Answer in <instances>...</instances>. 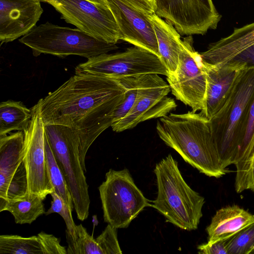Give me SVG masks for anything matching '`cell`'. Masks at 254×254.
<instances>
[{"mask_svg": "<svg viewBox=\"0 0 254 254\" xmlns=\"http://www.w3.org/2000/svg\"><path fill=\"white\" fill-rule=\"evenodd\" d=\"M124 92L120 79L75 73L37 102L45 125H63L74 132L85 173L87 151L97 137L111 127Z\"/></svg>", "mask_w": 254, "mask_h": 254, "instance_id": "cell-1", "label": "cell"}, {"mask_svg": "<svg viewBox=\"0 0 254 254\" xmlns=\"http://www.w3.org/2000/svg\"><path fill=\"white\" fill-rule=\"evenodd\" d=\"M160 139L199 172L219 178L229 172L220 162L210 121L200 113H170L157 122Z\"/></svg>", "mask_w": 254, "mask_h": 254, "instance_id": "cell-2", "label": "cell"}, {"mask_svg": "<svg viewBox=\"0 0 254 254\" xmlns=\"http://www.w3.org/2000/svg\"><path fill=\"white\" fill-rule=\"evenodd\" d=\"M157 196L151 206L169 222L187 231L197 229L202 216L204 198L191 189L183 178L177 161L169 154L154 170Z\"/></svg>", "mask_w": 254, "mask_h": 254, "instance_id": "cell-3", "label": "cell"}, {"mask_svg": "<svg viewBox=\"0 0 254 254\" xmlns=\"http://www.w3.org/2000/svg\"><path fill=\"white\" fill-rule=\"evenodd\" d=\"M254 99V66L236 83L223 106L210 119V127L222 167L235 164Z\"/></svg>", "mask_w": 254, "mask_h": 254, "instance_id": "cell-4", "label": "cell"}, {"mask_svg": "<svg viewBox=\"0 0 254 254\" xmlns=\"http://www.w3.org/2000/svg\"><path fill=\"white\" fill-rule=\"evenodd\" d=\"M19 41L30 48L36 57L41 54L62 58L77 55L89 59L118 48L116 44L100 40L77 28L49 22L35 26Z\"/></svg>", "mask_w": 254, "mask_h": 254, "instance_id": "cell-5", "label": "cell"}, {"mask_svg": "<svg viewBox=\"0 0 254 254\" xmlns=\"http://www.w3.org/2000/svg\"><path fill=\"white\" fill-rule=\"evenodd\" d=\"M45 133L65 178L77 217L84 221L89 215L90 200L76 134L67 127L54 124L45 125Z\"/></svg>", "mask_w": 254, "mask_h": 254, "instance_id": "cell-6", "label": "cell"}, {"mask_svg": "<svg viewBox=\"0 0 254 254\" xmlns=\"http://www.w3.org/2000/svg\"><path fill=\"white\" fill-rule=\"evenodd\" d=\"M99 190L104 220L117 229L127 228L145 207L151 206L127 168L110 169Z\"/></svg>", "mask_w": 254, "mask_h": 254, "instance_id": "cell-7", "label": "cell"}, {"mask_svg": "<svg viewBox=\"0 0 254 254\" xmlns=\"http://www.w3.org/2000/svg\"><path fill=\"white\" fill-rule=\"evenodd\" d=\"M75 73H88L117 79L157 74L167 77L169 71L156 55L133 46L122 52L103 54L78 65Z\"/></svg>", "mask_w": 254, "mask_h": 254, "instance_id": "cell-8", "label": "cell"}, {"mask_svg": "<svg viewBox=\"0 0 254 254\" xmlns=\"http://www.w3.org/2000/svg\"><path fill=\"white\" fill-rule=\"evenodd\" d=\"M66 22L97 39L116 44L120 31L115 18L105 2L90 0H47Z\"/></svg>", "mask_w": 254, "mask_h": 254, "instance_id": "cell-9", "label": "cell"}, {"mask_svg": "<svg viewBox=\"0 0 254 254\" xmlns=\"http://www.w3.org/2000/svg\"><path fill=\"white\" fill-rule=\"evenodd\" d=\"M172 93L192 111H202L205 106L206 76L200 53L193 47L191 35L183 40V49L175 72L166 78Z\"/></svg>", "mask_w": 254, "mask_h": 254, "instance_id": "cell-10", "label": "cell"}, {"mask_svg": "<svg viewBox=\"0 0 254 254\" xmlns=\"http://www.w3.org/2000/svg\"><path fill=\"white\" fill-rule=\"evenodd\" d=\"M170 91L169 84L159 74L139 76L135 102L128 113L111 126L113 130L120 132L131 129L140 123L160 118L175 110V101L168 96Z\"/></svg>", "mask_w": 254, "mask_h": 254, "instance_id": "cell-11", "label": "cell"}, {"mask_svg": "<svg viewBox=\"0 0 254 254\" xmlns=\"http://www.w3.org/2000/svg\"><path fill=\"white\" fill-rule=\"evenodd\" d=\"M155 13L181 35H204L221 18L212 0H155Z\"/></svg>", "mask_w": 254, "mask_h": 254, "instance_id": "cell-12", "label": "cell"}, {"mask_svg": "<svg viewBox=\"0 0 254 254\" xmlns=\"http://www.w3.org/2000/svg\"><path fill=\"white\" fill-rule=\"evenodd\" d=\"M31 111L29 126L24 131L23 161L27 173L28 194L38 195L44 200L54 191L46 165L45 124L37 103Z\"/></svg>", "mask_w": 254, "mask_h": 254, "instance_id": "cell-13", "label": "cell"}, {"mask_svg": "<svg viewBox=\"0 0 254 254\" xmlns=\"http://www.w3.org/2000/svg\"><path fill=\"white\" fill-rule=\"evenodd\" d=\"M103 0L115 18L120 31V40L149 51L160 58L156 34L149 14L125 0Z\"/></svg>", "mask_w": 254, "mask_h": 254, "instance_id": "cell-14", "label": "cell"}, {"mask_svg": "<svg viewBox=\"0 0 254 254\" xmlns=\"http://www.w3.org/2000/svg\"><path fill=\"white\" fill-rule=\"evenodd\" d=\"M203 62L206 90L204 108L200 113L210 120L223 106L249 66L234 61L219 66Z\"/></svg>", "mask_w": 254, "mask_h": 254, "instance_id": "cell-15", "label": "cell"}, {"mask_svg": "<svg viewBox=\"0 0 254 254\" xmlns=\"http://www.w3.org/2000/svg\"><path fill=\"white\" fill-rule=\"evenodd\" d=\"M39 0H0V45L28 33L43 12Z\"/></svg>", "mask_w": 254, "mask_h": 254, "instance_id": "cell-16", "label": "cell"}, {"mask_svg": "<svg viewBox=\"0 0 254 254\" xmlns=\"http://www.w3.org/2000/svg\"><path fill=\"white\" fill-rule=\"evenodd\" d=\"M254 45V22L235 28L228 36L210 44L200 53L202 60L217 66L222 65Z\"/></svg>", "mask_w": 254, "mask_h": 254, "instance_id": "cell-17", "label": "cell"}, {"mask_svg": "<svg viewBox=\"0 0 254 254\" xmlns=\"http://www.w3.org/2000/svg\"><path fill=\"white\" fill-rule=\"evenodd\" d=\"M254 221V214L237 205L218 210L206 228L207 243L228 239Z\"/></svg>", "mask_w": 254, "mask_h": 254, "instance_id": "cell-18", "label": "cell"}, {"mask_svg": "<svg viewBox=\"0 0 254 254\" xmlns=\"http://www.w3.org/2000/svg\"><path fill=\"white\" fill-rule=\"evenodd\" d=\"M24 140L22 131L0 136V197L6 200L10 181L23 161Z\"/></svg>", "mask_w": 254, "mask_h": 254, "instance_id": "cell-19", "label": "cell"}, {"mask_svg": "<svg viewBox=\"0 0 254 254\" xmlns=\"http://www.w3.org/2000/svg\"><path fill=\"white\" fill-rule=\"evenodd\" d=\"M156 34L160 58L169 74L176 70L183 49V40L176 29L155 13L149 14Z\"/></svg>", "mask_w": 254, "mask_h": 254, "instance_id": "cell-20", "label": "cell"}, {"mask_svg": "<svg viewBox=\"0 0 254 254\" xmlns=\"http://www.w3.org/2000/svg\"><path fill=\"white\" fill-rule=\"evenodd\" d=\"M254 161V99L250 108L246 131L234 164L236 167L235 188L237 192L250 190Z\"/></svg>", "mask_w": 254, "mask_h": 254, "instance_id": "cell-21", "label": "cell"}, {"mask_svg": "<svg viewBox=\"0 0 254 254\" xmlns=\"http://www.w3.org/2000/svg\"><path fill=\"white\" fill-rule=\"evenodd\" d=\"M32 111L22 102L11 100L0 104V136L14 130L25 131L29 126Z\"/></svg>", "mask_w": 254, "mask_h": 254, "instance_id": "cell-22", "label": "cell"}, {"mask_svg": "<svg viewBox=\"0 0 254 254\" xmlns=\"http://www.w3.org/2000/svg\"><path fill=\"white\" fill-rule=\"evenodd\" d=\"M43 200L38 195L27 193L24 197L7 200L3 211L10 212L17 224H31L45 213Z\"/></svg>", "mask_w": 254, "mask_h": 254, "instance_id": "cell-23", "label": "cell"}, {"mask_svg": "<svg viewBox=\"0 0 254 254\" xmlns=\"http://www.w3.org/2000/svg\"><path fill=\"white\" fill-rule=\"evenodd\" d=\"M46 165L49 177L54 192L60 196L72 211L73 199L63 172L59 165L45 136Z\"/></svg>", "mask_w": 254, "mask_h": 254, "instance_id": "cell-24", "label": "cell"}, {"mask_svg": "<svg viewBox=\"0 0 254 254\" xmlns=\"http://www.w3.org/2000/svg\"><path fill=\"white\" fill-rule=\"evenodd\" d=\"M44 254L38 236L23 237L18 235L0 236V254Z\"/></svg>", "mask_w": 254, "mask_h": 254, "instance_id": "cell-25", "label": "cell"}, {"mask_svg": "<svg viewBox=\"0 0 254 254\" xmlns=\"http://www.w3.org/2000/svg\"><path fill=\"white\" fill-rule=\"evenodd\" d=\"M228 254H250L254 252V221L226 239Z\"/></svg>", "mask_w": 254, "mask_h": 254, "instance_id": "cell-26", "label": "cell"}, {"mask_svg": "<svg viewBox=\"0 0 254 254\" xmlns=\"http://www.w3.org/2000/svg\"><path fill=\"white\" fill-rule=\"evenodd\" d=\"M51 195L53 198L51 206L45 214L48 215L57 213L64 219L67 229L66 232L68 244L67 249H70L75 245L77 239L76 225L72 218V211L55 192L53 191Z\"/></svg>", "mask_w": 254, "mask_h": 254, "instance_id": "cell-27", "label": "cell"}, {"mask_svg": "<svg viewBox=\"0 0 254 254\" xmlns=\"http://www.w3.org/2000/svg\"><path fill=\"white\" fill-rule=\"evenodd\" d=\"M139 76L127 77L120 79L125 92L122 101L115 111L112 125L122 120L132 108L137 93Z\"/></svg>", "mask_w": 254, "mask_h": 254, "instance_id": "cell-28", "label": "cell"}, {"mask_svg": "<svg viewBox=\"0 0 254 254\" xmlns=\"http://www.w3.org/2000/svg\"><path fill=\"white\" fill-rule=\"evenodd\" d=\"M76 230L77 239L75 245L67 250V254H103L96 239L88 233L82 224L76 225Z\"/></svg>", "mask_w": 254, "mask_h": 254, "instance_id": "cell-29", "label": "cell"}, {"mask_svg": "<svg viewBox=\"0 0 254 254\" xmlns=\"http://www.w3.org/2000/svg\"><path fill=\"white\" fill-rule=\"evenodd\" d=\"M27 193V173L22 161L10 181L7 191V200L24 197Z\"/></svg>", "mask_w": 254, "mask_h": 254, "instance_id": "cell-30", "label": "cell"}, {"mask_svg": "<svg viewBox=\"0 0 254 254\" xmlns=\"http://www.w3.org/2000/svg\"><path fill=\"white\" fill-rule=\"evenodd\" d=\"M116 227L108 224L102 233L96 239L103 254H121Z\"/></svg>", "mask_w": 254, "mask_h": 254, "instance_id": "cell-31", "label": "cell"}, {"mask_svg": "<svg viewBox=\"0 0 254 254\" xmlns=\"http://www.w3.org/2000/svg\"><path fill=\"white\" fill-rule=\"evenodd\" d=\"M44 254H66L67 250L60 244L59 239L52 234L41 232L38 235Z\"/></svg>", "mask_w": 254, "mask_h": 254, "instance_id": "cell-32", "label": "cell"}, {"mask_svg": "<svg viewBox=\"0 0 254 254\" xmlns=\"http://www.w3.org/2000/svg\"><path fill=\"white\" fill-rule=\"evenodd\" d=\"M226 239L220 240L212 244L205 243L197 247L200 254H228Z\"/></svg>", "mask_w": 254, "mask_h": 254, "instance_id": "cell-33", "label": "cell"}, {"mask_svg": "<svg viewBox=\"0 0 254 254\" xmlns=\"http://www.w3.org/2000/svg\"><path fill=\"white\" fill-rule=\"evenodd\" d=\"M131 5L147 14L155 13V0H125Z\"/></svg>", "mask_w": 254, "mask_h": 254, "instance_id": "cell-34", "label": "cell"}, {"mask_svg": "<svg viewBox=\"0 0 254 254\" xmlns=\"http://www.w3.org/2000/svg\"><path fill=\"white\" fill-rule=\"evenodd\" d=\"M231 61L246 64L249 67L254 66V45L240 53Z\"/></svg>", "mask_w": 254, "mask_h": 254, "instance_id": "cell-35", "label": "cell"}, {"mask_svg": "<svg viewBox=\"0 0 254 254\" xmlns=\"http://www.w3.org/2000/svg\"><path fill=\"white\" fill-rule=\"evenodd\" d=\"M250 190L254 192V161L252 168V183Z\"/></svg>", "mask_w": 254, "mask_h": 254, "instance_id": "cell-36", "label": "cell"}, {"mask_svg": "<svg viewBox=\"0 0 254 254\" xmlns=\"http://www.w3.org/2000/svg\"><path fill=\"white\" fill-rule=\"evenodd\" d=\"M41 2H47V0H39Z\"/></svg>", "mask_w": 254, "mask_h": 254, "instance_id": "cell-37", "label": "cell"}]
</instances>
